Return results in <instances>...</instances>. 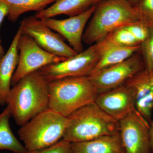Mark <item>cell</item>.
I'll list each match as a JSON object with an SVG mask.
<instances>
[{"mask_svg": "<svg viewBox=\"0 0 153 153\" xmlns=\"http://www.w3.org/2000/svg\"><path fill=\"white\" fill-rule=\"evenodd\" d=\"M49 82L40 70L29 73L11 88L7 106L16 123L22 126L49 108Z\"/></svg>", "mask_w": 153, "mask_h": 153, "instance_id": "cell-1", "label": "cell"}, {"mask_svg": "<svg viewBox=\"0 0 153 153\" xmlns=\"http://www.w3.org/2000/svg\"><path fill=\"white\" fill-rule=\"evenodd\" d=\"M100 2L96 6L82 36V42L90 46L115 30L139 21L136 9L128 0Z\"/></svg>", "mask_w": 153, "mask_h": 153, "instance_id": "cell-2", "label": "cell"}, {"mask_svg": "<svg viewBox=\"0 0 153 153\" xmlns=\"http://www.w3.org/2000/svg\"><path fill=\"white\" fill-rule=\"evenodd\" d=\"M67 118L68 123L62 139L71 143L88 141L119 132V121L95 102L82 107Z\"/></svg>", "mask_w": 153, "mask_h": 153, "instance_id": "cell-3", "label": "cell"}, {"mask_svg": "<svg viewBox=\"0 0 153 153\" xmlns=\"http://www.w3.org/2000/svg\"><path fill=\"white\" fill-rule=\"evenodd\" d=\"M49 108L68 117L94 102L98 91L88 76L66 77L49 82Z\"/></svg>", "mask_w": 153, "mask_h": 153, "instance_id": "cell-4", "label": "cell"}, {"mask_svg": "<svg viewBox=\"0 0 153 153\" xmlns=\"http://www.w3.org/2000/svg\"><path fill=\"white\" fill-rule=\"evenodd\" d=\"M67 123V117L48 108L21 126L18 134L28 152L38 150L62 140Z\"/></svg>", "mask_w": 153, "mask_h": 153, "instance_id": "cell-5", "label": "cell"}, {"mask_svg": "<svg viewBox=\"0 0 153 153\" xmlns=\"http://www.w3.org/2000/svg\"><path fill=\"white\" fill-rule=\"evenodd\" d=\"M100 55L94 44L66 60L44 66L40 71L48 82L66 77L88 76Z\"/></svg>", "mask_w": 153, "mask_h": 153, "instance_id": "cell-6", "label": "cell"}, {"mask_svg": "<svg viewBox=\"0 0 153 153\" xmlns=\"http://www.w3.org/2000/svg\"><path fill=\"white\" fill-rule=\"evenodd\" d=\"M20 51L18 66L12 78L11 85H15L22 77L44 66L66 60L53 55L40 47L32 37L21 34L18 42Z\"/></svg>", "mask_w": 153, "mask_h": 153, "instance_id": "cell-7", "label": "cell"}, {"mask_svg": "<svg viewBox=\"0 0 153 153\" xmlns=\"http://www.w3.org/2000/svg\"><path fill=\"white\" fill-rule=\"evenodd\" d=\"M139 52L120 63L91 73L88 76L99 94L123 85L134 75L144 69Z\"/></svg>", "mask_w": 153, "mask_h": 153, "instance_id": "cell-8", "label": "cell"}, {"mask_svg": "<svg viewBox=\"0 0 153 153\" xmlns=\"http://www.w3.org/2000/svg\"><path fill=\"white\" fill-rule=\"evenodd\" d=\"M119 132L126 153H152L149 123L135 108L119 121Z\"/></svg>", "mask_w": 153, "mask_h": 153, "instance_id": "cell-9", "label": "cell"}, {"mask_svg": "<svg viewBox=\"0 0 153 153\" xmlns=\"http://www.w3.org/2000/svg\"><path fill=\"white\" fill-rule=\"evenodd\" d=\"M20 27L22 34L32 37L40 47L51 54L66 58L77 54L64 42L63 37L54 33L35 16L23 19Z\"/></svg>", "mask_w": 153, "mask_h": 153, "instance_id": "cell-10", "label": "cell"}, {"mask_svg": "<svg viewBox=\"0 0 153 153\" xmlns=\"http://www.w3.org/2000/svg\"><path fill=\"white\" fill-rule=\"evenodd\" d=\"M96 6H91L82 13L68 19L58 20L49 18L41 20L44 25L65 38L76 53L83 50L82 36L85 26L92 16Z\"/></svg>", "mask_w": 153, "mask_h": 153, "instance_id": "cell-11", "label": "cell"}, {"mask_svg": "<svg viewBox=\"0 0 153 153\" xmlns=\"http://www.w3.org/2000/svg\"><path fill=\"white\" fill-rule=\"evenodd\" d=\"M94 102L118 121L135 108L133 90L126 84L98 94Z\"/></svg>", "mask_w": 153, "mask_h": 153, "instance_id": "cell-12", "label": "cell"}, {"mask_svg": "<svg viewBox=\"0 0 153 153\" xmlns=\"http://www.w3.org/2000/svg\"><path fill=\"white\" fill-rule=\"evenodd\" d=\"M125 84L133 90L135 109L150 122L153 111V71L144 68Z\"/></svg>", "mask_w": 153, "mask_h": 153, "instance_id": "cell-13", "label": "cell"}, {"mask_svg": "<svg viewBox=\"0 0 153 153\" xmlns=\"http://www.w3.org/2000/svg\"><path fill=\"white\" fill-rule=\"evenodd\" d=\"M22 34L19 27L7 53L0 57V105L7 104L12 78L19 60L18 42Z\"/></svg>", "mask_w": 153, "mask_h": 153, "instance_id": "cell-14", "label": "cell"}, {"mask_svg": "<svg viewBox=\"0 0 153 153\" xmlns=\"http://www.w3.org/2000/svg\"><path fill=\"white\" fill-rule=\"evenodd\" d=\"M71 145L73 153H126L119 132Z\"/></svg>", "mask_w": 153, "mask_h": 153, "instance_id": "cell-15", "label": "cell"}, {"mask_svg": "<svg viewBox=\"0 0 153 153\" xmlns=\"http://www.w3.org/2000/svg\"><path fill=\"white\" fill-rule=\"evenodd\" d=\"M94 0H56L49 7L35 15L40 20L52 18L60 15L74 16L87 10L93 5Z\"/></svg>", "mask_w": 153, "mask_h": 153, "instance_id": "cell-16", "label": "cell"}, {"mask_svg": "<svg viewBox=\"0 0 153 153\" xmlns=\"http://www.w3.org/2000/svg\"><path fill=\"white\" fill-rule=\"evenodd\" d=\"M140 44L130 47H115L107 48L100 53L98 63L91 74L120 63L136 53L140 52Z\"/></svg>", "mask_w": 153, "mask_h": 153, "instance_id": "cell-17", "label": "cell"}, {"mask_svg": "<svg viewBox=\"0 0 153 153\" xmlns=\"http://www.w3.org/2000/svg\"><path fill=\"white\" fill-rule=\"evenodd\" d=\"M10 111L7 106L0 114V150H7L15 153L28 152L25 146L16 137L11 130L10 120Z\"/></svg>", "mask_w": 153, "mask_h": 153, "instance_id": "cell-18", "label": "cell"}, {"mask_svg": "<svg viewBox=\"0 0 153 153\" xmlns=\"http://www.w3.org/2000/svg\"><path fill=\"white\" fill-rule=\"evenodd\" d=\"M56 0H0L7 7L9 10L8 19L15 22L20 16L29 11L38 12L46 9L48 5Z\"/></svg>", "mask_w": 153, "mask_h": 153, "instance_id": "cell-19", "label": "cell"}, {"mask_svg": "<svg viewBox=\"0 0 153 153\" xmlns=\"http://www.w3.org/2000/svg\"><path fill=\"white\" fill-rule=\"evenodd\" d=\"M94 44L100 55L101 52L110 47H130L140 44L123 27L110 33L101 41Z\"/></svg>", "mask_w": 153, "mask_h": 153, "instance_id": "cell-20", "label": "cell"}, {"mask_svg": "<svg viewBox=\"0 0 153 153\" xmlns=\"http://www.w3.org/2000/svg\"><path fill=\"white\" fill-rule=\"evenodd\" d=\"M140 52L145 69L153 71V28H150L147 38L141 43Z\"/></svg>", "mask_w": 153, "mask_h": 153, "instance_id": "cell-21", "label": "cell"}, {"mask_svg": "<svg viewBox=\"0 0 153 153\" xmlns=\"http://www.w3.org/2000/svg\"><path fill=\"white\" fill-rule=\"evenodd\" d=\"M140 22L153 28V0H141L135 6Z\"/></svg>", "mask_w": 153, "mask_h": 153, "instance_id": "cell-22", "label": "cell"}, {"mask_svg": "<svg viewBox=\"0 0 153 153\" xmlns=\"http://www.w3.org/2000/svg\"><path fill=\"white\" fill-rule=\"evenodd\" d=\"M125 27L140 44L147 38L149 33L150 28L140 21L132 23Z\"/></svg>", "mask_w": 153, "mask_h": 153, "instance_id": "cell-23", "label": "cell"}, {"mask_svg": "<svg viewBox=\"0 0 153 153\" xmlns=\"http://www.w3.org/2000/svg\"><path fill=\"white\" fill-rule=\"evenodd\" d=\"M26 153H73L71 143L63 139L48 147Z\"/></svg>", "mask_w": 153, "mask_h": 153, "instance_id": "cell-24", "label": "cell"}, {"mask_svg": "<svg viewBox=\"0 0 153 153\" xmlns=\"http://www.w3.org/2000/svg\"><path fill=\"white\" fill-rule=\"evenodd\" d=\"M8 14L9 10L7 7L2 2L0 1V27L3 20L6 16H8ZM5 54V53L2 45L0 37V57H1Z\"/></svg>", "mask_w": 153, "mask_h": 153, "instance_id": "cell-25", "label": "cell"}, {"mask_svg": "<svg viewBox=\"0 0 153 153\" xmlns=\"http://www.w3.org/2000/svg\"><path fill=\"white\" fill-rule=\"evenodd\" d=\"M149 138L151 151L153 153V120L149 123Z\"/></svg>", "mask_w": 153, "mask_h": 153, "instance_id": "cell-26", "label": "cell"}, {"mask_svg": "<svg viewBox=\"0 0 153 153\" xmlns=\"http://www.w3.org/2000/svg\"><path fill=\"white\" fill-rule=\"evenodd\" d=\"M129 2L134 7H135L137 4H138L141 0H128Z\"/></svg>", "mask_w": 153, "mask_h": 153, "instance_id": "cell-27", "label": "cell"}, {"mask_svg": "<svg viewBox=\"0 0 153 153\" xmlns=\"http://www.w3.org/2000/svg\"><path fill=\"white\" fill-rule=\"evenodd\" d=\"M102 0H94L93 1V5H94V4H96L97 3L100 2V1H101Z\"/></svg>", "mask_w": 153, "mask_h": 153, "instance_id": "cell-28", "label": "cell"}, {"mask_svg": "<svg viewBox=\"0 0 153 153\" xmlns=\"http://www.w3.org/2000/svg\"><path fill=\"white\" fill-rule=\"evenodd\" d=\"M0 153H1V152H0Z\"/></svg>", "mask_w": 153, "mask_h": 153, "instance_id": "cell-29", "label": "cell"}, {"mask_svg": "<svg viewBox=\"0 0 153 153\" xmlns=\"http://www.w3.org/2000/svg\"></svg>", "mask_w": 153, "mask_h": 153, "instance_id": "cell-30", "label": "cell"}]
</instances>
